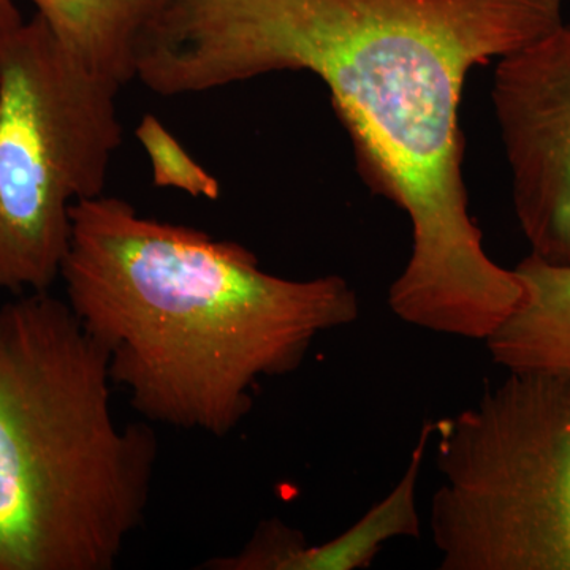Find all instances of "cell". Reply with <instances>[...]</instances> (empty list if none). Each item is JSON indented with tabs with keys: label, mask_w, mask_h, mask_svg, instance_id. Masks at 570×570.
<instances>
[{
	"label": "cell",
	"mask_w": 570,
	"mask_h": 570,
	"mask_svg": "<svg viewBox=\"0 0 570 570\" xmlns=\"http://www.w3.org/2000/svg\"><path fill=\"white\" fill-rule=\"evenodd\" d=\"M560 24L562 0H174L138 45L135 80L170 97L316 75L360 174L411 220L390 309L426 332L487 341L523 291L469 214L463 86L475 66Z\"/></svg>",
	"instance_id": "cell-1"
},
{
	"label": "cell",
	"mask_w": 570,
	"mask_h": 570,
	"mask_svg": "<svg viewBox=\"0 0 570 570\" xmlns=\"http://www.w3.org/2000/svg\"><path fill=\"white\" fill-rule=\"evenodd\" d=\"M59 279L138 414L214 438L249 415L262 379L294 373L318 336L360 317L344 277L272 275L239 243L104 194L71 208Z\"/></svg>",
	"instance_id": "cell-2"
},
{
	"label": "cell",
	"mask_w": 570,
	"mask_h": 570,
	"mask_svg": "<svg viewBox=\"0 0 570 570\" xmlns=\"http://www.w3.org/2000/svg\"><path fill=\"white\" fill-rule=\"evenodd\" d=\"M111 387L67 299L0 305V570H111L141 527L157 439L116 422Z\"/></svg>",
	"instance_id": "cell-3"
},
{
	"label": "cell",
	"mask_w": 570,
	"mask_h": 570,
	"mask_svg": "<svg viewBox=\"0 0 570 570\" xmlns=\"http://www.w3.org/2000/svg\"><path fill=\"white\" fill-rule=\"evenodd\" d=\"M442 570H570V376L509 373L434 420Z\"/></svg>",
	"instance_id": "cell-4"
},
{
	"label": "cell",
	"mask_w": 570,
	"mask_h": 570,
	"mask_svg": "<svg viewBox=\"0 0 570 570\" xmlns=\"http://www.w3.org/2000/svg\"><path fill=\"white\" fill-rule=\"evenodd\" d=\"M118 92L40 14L0 32V292L61 276L71 208L104 194L121 145Z\"/></svg>",
	"instance_id": "cell-5"
},
{
	"label": "cell",
	"mask_w": 570,
	"mask_h": 570,
	"mask_svg": "<svg viewBox=\"0 0 570 570\" xmlns=\"http://www.w3.org/2000/svg\"><path fill=\"white\" fill-rule=\"evenodd\" d=\"M491 97L531 254L570 265V24L501 58Z\"/></svg>",
	"instance_id": "cell-6"
},
{
	"label": "cell",
	"mask_w": 570,
	"mask_h": 570,
	"mask_svg": "<svg viewBox=\"0 0 570 570\" xmlns=\"http://www.w3.org/2000/svg\"><path fill=\"white\" fill-rule=\"evenodd\" d=\"M436 422L420 430L403 478L387 497L362 519L328 542L311 546L302 532L273 519L255 530L242 550L213 558L200 569L209 570H358L376 560L385 543L395 539H417L422 532L417 491L423 464Z\"/></svg>",
	"instance_id": "cell-7"
},
{
	"label": "cell",
	"mask_w": 570,
	"mask_h": 570,
	"mask_svg": "<svg viewBox=\"0 0 570 570\" xmlns=\"http://www.w3.org/2000/svg\"><path fill=\"white\" fill-rule=\"evenodd\" d=\"M513 272L523 292L485 341L491 360L508 373L570 376V265L530 254Z\"/></svg>",
	"instance_id": "cell-8"
},
{
	"label": "cell",
	"mask_w": 570,
	"mask_h": 570,
	"mask_svg": "<svg viewBox=\"0 0 570 570\" xmlns=\"http://www.w3.org/2000/svg\"><path fill=\"white\" fill-rule=\"evenodd\" d=\"M52 33L92 73L119 89L135 80V52L174 0H29ZM14 0H0V13Z\"/></svg>",
	"instance_id": "cell-9"
},
{
	"label": "cell",
	"mask_w": 570,
	"mask_h": 570,
	"mask_svg": "<svg viewBox=\"0 0 570 570\" xmlns=\"http://www.w3.org/2000/svg\"><path fill=\"white\" fill-rule=\"evenodd\" d=\"M138 141L151 163L153 181L157 187H174L193 197L217 200L219 181L209 175L183 148L170 130L154 115H146L135 130Z\"/></svg>",
	"instance_id": "cell-10"
}]
</instances>
